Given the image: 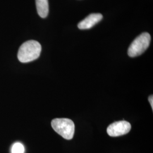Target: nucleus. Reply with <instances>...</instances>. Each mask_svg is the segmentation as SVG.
Masks as SVG:
<instances>
[{
  "instance_id": "1",
  "label": "nucleus",
  "mask_w": 153,
  "mask_h": 153,
  "mask_svg": "<svg viewBox=\"0 0 153 153\" xmlns=\"http://www.w3.org/2000/svg\"><path fill=\"white\" fill-rule=\"evenodd\" d=\"M42 46L36 40H28L21 45L18 52V59L23 63L36 60L40 56Z\"/></svg>"
},
{
  "instance_id": "2",
  "label": "nucleus",
  "mask_w": 153,
  "mask_h": 153,
  "mask_svg": "<svg viewBox=\"0 0 153 153\" xmlns=\"http://www.w3.org/2000/svg\"><path fill=\"white\" fill-rule=\"evenodd\" d=\"M51 126L56 133L67 140H71L74 134L75 125L67 118H56L52 120Z\"/></svg>"
},
{
  "instance_id": "3",
  "label": "nucleus",
  "mask_w": 153,
  "mask_h": 153,
  "mask_svg": "<svg viewBox=\"0 0 153 153\" xmlns=\"http://www.w3.org/2000/svg\"><path fill=\"white\" fill-rule=\"evenodd\" d=\"M151 40V36L148 33H143L135 39L130 45L128 54L131 57H137L142 54L148 49Z\"/></svg>"
},
{
  "instance_id": "4",
  "label": "nucleus",
  "mask_w": 153,
  "mask_h": 153,
  "mask_svg": "<svg viewBox=\"0 0 153 153\" xmlns=\"http://www.w3.org/2000/svg\"><path fill=\"white\" fill-rule=\"evenodd\" d=\"M131 129V124L126 121H116L110 124L107 132L111 137H119L128 133Z\"/></svg>"
},
{
  "instance_id": "5",
  "label": "nucleus",
  "mask_w": 153,
  "mask_h": 153,
  "mask_svg": "<svg viewBox=\"0 0 153 153\" xmlns=\"http://www.w3.org/2000/svg\"><path fill=\"white\" fill-rule=\"evenodd\" d=\"M103 19V16L100 13H93L88 16L78 25L81 30H86L93 27Z\"/></svg>"
},
{
  "instance_id": "6",
  "label": "nucleus",
  "mask_w": 153,
  "mask_h": 153,
  "mask_svg": "<svg viewBox=\"0 0 153 153\" xmlns=\"http://www.w3.org/2000/svg\"><path fill=\"white\" fill-rule=\"evenodd\" d=\"M36 9L41 18H46L49 13L48 0H35Z\"/></svg>"
},
{
  "instance_id": "7",
  "label": "nucleus",
  "mask_w": 153,
  "mask_h": 153,
  "mask_svg": "<svg viewBox=\"0 0 153 153\" xmlns=\"http://www.w3.org/2000/svg\"><path fill=\"white\" fill-rule=\"evenodd\" d=\"M25 148L21 143H15L11 149V153H24Z\"/></svg>"
},
{
  "instance_id": "8",
  "label": "nucleus",
  "mask_w": 153,
  "mask_h": 153,
  "mask_svg": "<svg viewBox=\"0 0 153 153\" xmlns=\"http://www.w3.org/2000/svg\"><path fill=\"white\" fill-rule=\"evenodd\" d=\"M148 100H149V103H150V105H151V107H152V109H153V95H150V96H149V99H148Z\"/></svg>"
}]
</instances>
